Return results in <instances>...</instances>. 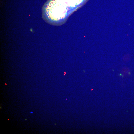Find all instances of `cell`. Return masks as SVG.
Segmentation results:
<instances>
[{"label":"cell","mask_w":134,"mask_h":134,"mask_svg":"<svg viewBox=\"0 0 134 134\" xmlns=\"http://www.w3.org/2000/svg\"><path fill=\"white\" fill-rule=\"evenodd\" d=\"M42 11L44 19L55 25L63 24L71 14L62 0H50Z\"/></svg>","instance_id":"obj_1"},{"label":"cell","mask_w":134,"mask_h":134,"mask_svg":"<svg viewBox=\"0 0 134 134\" xmlns=\"http://www.w3.org/2000/svg\"><path fill=\"white\" fill-rule=\"evenodd\" d=\"M30 113H33V112H30Z\"/></svg>","instance_id":"obj_3"},{"label":"cell","mask_w":134,"mask_h":134,"mask_svg":"<svg viewBox=\"0 0 134 134\" xmlns=\"http://www.w3.org/2000/svg\"><path fill=\"white\" fill-rule=\"evenodd\" d=\"M71 14L85 4L88 0H63Z\"/></svg>","instance_id":"obj_2"}]
</instances>
